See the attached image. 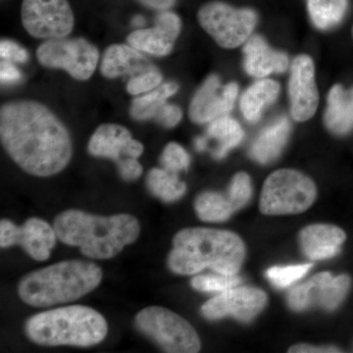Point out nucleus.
Wrapping results in <instances>:
<instances>
[{
    "label": "nucleus",
    "instance_id": "nucleus-11",
    "mask_svg": "<svg viewBox=\"0 0 353 353\" xmlns=\"http://www.w3.org/2000/svg\"><path fill=\"white\" fill-rule=\"evenodd\" d=\"M21 17L26 31L37 39H61L73 31L68 0H23Z\"/></svg>",
    "mask_w": 353,
    "mask_h": 353
},
{
    "label": "nucleus",
    "instance_id": "nucleus-28",
    "mask_svg": "<svg viewBox=\"0 0 353 353\" xmlns=\"http://www.w3.org/2000/svg\"><path fill=\"white\" fill-rule=\"evenodd\" d=\"M309 16L319 30H330L340 24L348 8V0H307Z\"/></svg>",
    "mask_w": 353,
    "mask_h": 353
},
{
    "label": "nucleus",
    "instance_id": "nucleus-10",
    "mask_svg": "<svg viewBox=\"0 0 353 353\" xmlns=\"http://www.w3.org/2000/svg\"><path fill=\"white\" fill-rule=\"evenodd\" d=\"M39 63L52 69H63L76 80L90 79L97 69L99 50L85 39H52L37 51Z\"/></svg>",
    "mask_w": 353,
    "mask_h": 353
},
{
    "label": "nucleus",
    "instance_id": "nucleus-31",
    "mask_svg": "<svg viewBox=\"0 0 353 353\" xmlns=\"http://www.w3.org/2000/svg\"><path fill=\"white\" fill-rule=\"evenodd\" d=\"M160 163L167 171L178 174L179 172L189 168L190 157L183 146L179 143H170L165 146L160 157Z\"/></svg>",
    "mask_w": 353,
    "mask_h": 353
},
{
    "label": "nucleus",
    "instance_id": "nucleus-3",
    "mask_svg": "<svg viewBox=\"0 0 353 353\" xmlns=\"http://www.w3.org/2000/svg\"><path fill=\"white\" fill-rule=\"evenodd\" d=\"M245 257V245L238 234L210 228H187L173 239L169 269L178 275H194L204 269L236 275Z\"/></svg>",
    "mask_w": 353,
    "mask_h": 353
},
{
    "label": "nucleus",
    "instance_id": "nucleus-29",
    "mask_svg": "<svg viewBox=\"0 0 353 353\" xmlns=\"http://www.w3.org/2000/svg\"><path fill=\"white\" fill-rule=\"evenodd\" d=\"M241 279L236 275H224L216 273L215 275L196 276L190 281L194 290L202 292H222L225 290L238 287Z\"/></svg>",
    "mask_w": 353,
    "mask_h": 353
},
{
    "label": "nucleus",
    "instance_id": "nucleus-39",
    "mask_svg": "<svg viewBox=\"0 0 353 353\" xmlns=\"http://www.w3.org/2000/svg\"><path fill=\"white\" fill-rule=\"evenodd\" d=\"M143 24H145V20H143V17H136L132 20V25L143 26Z\"/></svg>",
    "mask_w": 353,
    "mask_h": 353
},
{
    "label": "nucleus",
    "instance_id": "nucleus-4",
    "mask_svg": "<svg viewBox=\"0 0 353 353\" xmlns=\"http://www.w3.org/2000/svg\"><path fill=\"white\" fill-rule=\"evenodd\" d=\"M102 277L101 267L94 262L66 260L27 274L21 279L18 294L32 307H50L78 301L97 289Z\"/></svg>",
    "mask_w": 353,
    "mask_h": 353
},
{
    "label": "nucleus",
    "instance_id": "nucleus-15",
    "mask_svg": "<svg viewBox=\"0 0 353 353\" xmlns=\"http://www.w3.org/2000/svg\"><path fill=\"white\" fill-rule=\"evenodd\" d=\"M290 114L297 122L314 116L319 102L315 82V67L308 55H299L292 61L289 82Z\"/></svg>",
    "mask_w": 353,
    "mask_h": 353
},
{
    "label": "nucleus",
    "instance_id": "nucleus-18",
    "mask_svg": "<svg viewBox=\"0 0 353 353\" xmlns=\"http://www.w3.org/2000/svg\"><path fill=\"white\" fill-rule=\"evenodd\" d=\"M176 83H166L132 101L131 115L139 121L154 120L165 128H174L182 119V110L166 101L178 92Z\"/></svg>",
    "mask_w": 353,
    "mask_h": 353
},
{
    "label": "nucleus",
    "instance_id": "nucleus-35",
    "mask_svg": "<svg viewBox=\"0 0 353 353\" xmlns=\"http://www.w3.org/2000/svg\"><path fill=\"white\" fill-rule=\"evenodd\" d=\"M0 79L4 83L19 82L22 79V74L10 61L2 62Z\"/></svg>",
    "mask_w": 353,
    "mask_h": 353
},
{
    "label": "nucleus",
    "instance_id": "nucleus-20",
    "mask_svg": "<svg viewBox=\"0 0 353 353\" xmlns=\"http://www.w3.org/2000/svg\"><path fill=\"white\" fill-rule=\"evenodd\" d=\"M347 234L341 228L329 224H314L299 234L301 250L308 259L322 260L338 254Z\"/></svg>",
    "mask_w": 353,
    "mask_h": 353
},
{
    "label": "nucleus",
    "instance_id": "nucleus-1",
    "mask_svg": "<svg viewBox=\"0 0 353 353\" xmlns=\"http://www.w3.org/2000/svg\"><path fill=\"white\" fill-rule=\"evenodd\" d=\"M0 139L13 161L32 176L57 175L73 155L67 128L37 101H15L1 106Z\"/></svg>",
    "mask_w": 353,
    "mask_h": 353
},
{
    "label": "nucleus",
    "instance_id": "nucleus-40",
    "mask_svg": "<svg viewBox=\"0 0 353 353\" xmlns=\"http://www.w3.org/2000/svg\"><path fill=\"white\" fill-rule=\"evenodd\" d=\"M352 37H353V28H352Z\"/></svg>",
    "mask_w": 353,
    "mask_h": 353
},
{
    "label": "nucleus",
    "instance_id": "nucleus-2",
    "mask_svg": "<svg viewBox=\"0 0 353 353\" xmlns=\"http://www.w3.org/2000/svg\"><path fill=\"white\" fill-rule=\"evenodd\" d=\"M58 241L80 248L92 259H111L138 240L141 225L134 216H99L69 209L53 222Z\"/></svg>",
    "mask_w": 353,
    "mask_h": 353
},
{
    "label": "nucleus",
    "instance_id": "nucleus-24",
    "mask_svg": "<svg viewBox=\"0 0 353 353\" xmlns=\"http://www.w3.org/2000/svg\"><path fill=\"white\" fill-rule=\"evenodd\" d=\"M280 85L270 79L257 81L243 92L241 99V113L250 123L259 122L265 109L275 102Z\"/></svg>",
    "mask_w": 353,
    "mask_h": 353
},
{
    "label": "nucleus",
    "instance_id": "nucleus-36",
    "mask_svg": "<svg viewBox=\"0 0 353 353\" xmlns=\"http://www.w3.org/2000/svg\"><path fill=\"white\" fill-rule=\"evenodd\" d=\"M290 353H338L341 352L339 347H314V345L299 343L289 348Z\"/></svg>",
    "mask_w": 353,
    "mask_h": 353
},
{
    "label": "nucleus",
    "instance_id": "nucleus-13",
    "mask_svg": "<svg viewBox=\"0 0 353 353\" xmlns=\"http://www.w3.org/2000/svg\"><path fill=\"white\" fill-rule=\"evenodd\" d=\"M58 240L54 228L39 218H29L22 226L8 219L0 221V246L8 248L22 246L32 259L46 261Z\"/></svg>",
    "mask_w": 353,
    "mask_h": 353
},
{
    "label": "nucleus",
    "instance_id": "nucleus-7",
    "mask_svg": "<svg viewBox=\"0 0 353 353\" xmlns=\"http://www.w3.org/2000/svg\"><path fill=\"white\" fill-rule=\"evenodd\" d=\"M137 329L165 352L196 353L201 348L196 330L182 316L160 306H150L134 318Z\"/></svg>",
    "mask_w": 353,
    "mask_h": 353
},
{
    "label": "nucleus",
    "instance_id": "nucleus-14",
    "mask_svg": "<svg viewBox=\"0 0 353 353\" xmlns=\"http://www.w3.org/2000/svg\"><path fill=\"white\" fill-rule=\"evenodd\" d=\"M266 294L252 287H234L220 292L202 305L201 313L209 320L232 316L241 322L252 321L263 310Z\"/></svg>",
    "mask_w": 353,
    "mask_h": 353
},
{
    "label": "nucleus",
    "instance_id": "nucleus-9",
    "mask_svg": "<svg viewBox=\"0 0 353 353\" xmlns=\"http://www.w3.org/2000/svg\"><path fill=\"white\" fill-rule=\"evenodd\" d=\"M88 152L95 157H105L117 164L121 178L127 182L137 180L143 174L138 158L143 145L132 139L127 128L117 124H104L97 128L88 143Z\"/></svg>",
    "mask_w": 353,
    "mask_h": 353
},
{
    "label": "nucleus",
    "instance_id": "nucleus-26",
    "mask_svg": "<svg viewBox=\"0 0 353 353\" xmlns=\"http://www.w3.org/2000/svg\"><path fill=\"white\" fill-rule=\"evenodd\" d=\"M145 183L150 194L164 202L179 201L187 192V185L180 181L178 174L164 168L152 169L146 176Z\"/></svg>",
    "mask_w": 353,
    "mask_h": 353
},
{
    "label": "nucleus",
    "instance_id": "nucleus-16",
    "mask_svg": "<svg viewBox=\"0 0 353 353\" xmlns=\"http://www.w3.org/2000/svg\"><path fill=\"white\" fill-rule=\"evenodd\" d=\"M238 94L236 83L221 88L219 77L209 76L190 102V120L196 124H205L228 115L234 108Z\"/></svg>",
    "mask_w": 353,
    "mask_h": 353
},
{
    "label": "nucleus",
    "instance_id": "nucleus-25",
    "mask_svg": "<svg viewBox=\"0 0 353 353\" xmlns=\"http://www.w3.org/2000/svg\"><path fill=\"white\" fill-rule=\"evenodd\" d=\"M208 136V138L216 139L219 143L217 150L213 152V157L216 159H222L230 150L240 145L245 132L238 121L226 115L210 122Z\"/></svg>",
    "mask_w": 353,
    "mask_h": 353
},
{
    "label": "nucleus",
    "instance_id": "nucleus-6",
    "mask_svg": "<svg viewBox=\"0 0 353 353\" xmlns=\"http://www.w3.org/2000/svg\"><path fill=\"white\" fill-rule=\"evenodd\" d=\"M314 182L301 172L281 169L265 181L259 208L264 215L299 214L314 203Z\"/></svg>",
    "mask_w": 353,
    "mask_h": 353
},
{
    "label": "nucleus",
    "instance_id": "nucleus-12",
    "mask_svg": "<svg viewBox=\"0 0 353 353\" xmlns=\"http://www.w3.org/2000/svg\"><path fill=\"white\" fill-rule=\"evenodd\" d=\"M350 287V276L343 274L334 277L329 272H323L290 290L288 304L294 311L306 310L311 306L334 310L345 301Z\"/></svg>",
    "mask_w": 353,
    "mask_h": 353
},
{
    "label": "nucleus",
    "instance_id": "nucleus-8",
    "mask_svg": "<svg viewBox=\"0 0 353 353\" xmlns=\"http://www.w3.org/2000/svg\"><path fill=\"white\" fill-rule=\"evenodd\" d=\"M202 29L224 48H236L254 31L259 16L250 8H236L221 1L204 4L197 13Z\"/></svg>",
    "mask_w": 353,
    "mask_h": 353
},
{
    "label": "nucleus",
    "instance_id": "nucleus-33",
    "mask_svg": "<svg viewBox=\"0 0 353 353\" xmlns=\"http://www.w3.org/2000/svg\"><path fill=\"white\" fill-rule=\"evenodd\" d=\"M161 82V74L157 70H153V71L132 77L128 83L127 90L129 94L138 95L143 92H152L159 87Z\"/></svg>",
    "mask_w": 353,
    "mask_h": 353
},
{
    "label": "nucleus",
    "instance_id": "nucleus-21",
    "mask_svg": "<svg viewBox=\"0 0 353 353\" xmlns=\"http://www.w3.org/2000/svg\"><path fill=\"white\" fill-rule=\"evenodd\" d=\"M155 67L131 46L113 44L109 46L102 58L101 71L106 78L132 75L138 76L153 71Z\"/></svg>",
    "mask_w": 353,
    "mask_h": 353
},
{
    "label": "nucleus",
    "instance_id": "nucleus-19",
    "mask_svg": "<svg viewBox=\"0 0 353 353\" xmlns=\"http://www.w3.org/2000/svg\"><path fill=\"white\" fill-rule=\"evenodd\" d=\"M243 51L245 72L254 78H264L274 73H284L289 67L288 55L281 51L272 50L262 37H250Z\"/></svg>",
    "mask_w": 353,
    "mask_h": 353
},
{
    "label": "nucleus",
    "instance_id": "nucleus-32",
    "mask_svg": "<svg viewBox=\"0 0 353 353\" xmlns=\"http://www.w3.org/2000/svg\"><path fill=\"white\" fill-rule=\"evenodd\" d=\"M227 194L233 204L234 210H239L245 206L252 194L250 176L243 172L236 174L232 180Z\"/></svg>",
    "mask_w": 353,
    "mask_h": 353
},
{
    "label": "nucleus",
    "instance_id": "nucleus-22",
    "mask_svg": "<svg viewBox=\"0 0 353 353\" xmlns=\"http://www.w3.org/2000/svg\"><path fill=\"white\" fill-rule=\"evenodd\" d=\"M324 115L327 129L336 136H345L353 129V87L334 85L330 90Z\"/></svg>",
    "mask_w": 353,
    "mask_h": 353
},
{
    "label": "nucleus",
    "instance_id": "nucleus-17",
    "mask_svg": "<svg viewBox=\"0 0 353 353\" xmlns=\"http://www.w3.org/2000/svg\"><path fill=\"white\" fill-rule=\"evenodd\" d=\"M152 29L138 30L128 37V43L134 50L145 51L157 57H166L173 50L180 34L182 23L176 14L163 11L155 20Z\"/></svg>",
    "mask_w": 353,
    "mask_h": 353
},
{
    "label": "nucleus",
    "instance_id": "nucleus-38",
    "mask_svg": "<svg viewBox=\"0 0 353 353\" xmlns=\"http://www.w3.org/2000/svg\"><path fill=\"white\" fill-rule=\"evenodd\" d=\"M194 145L199 152H203L208 145V139L206 138H197L194 141Z\"/></svg>",
    "mask_w": 353,
    "mask_h": 353
},
{
    "label": "nucleus",
    "instance_id": "nucleus-27",
    "mask_svg": "<svg viewBox=\"0 0 353 353\" xmlns=\"http://www.w3.org/2000/svg\"><path fill=\"white\" fill-rule=\"evenodd\" d=\"M194 209L203 222H224L236 212L228 194L216 192H202L194 201Z\"/></svg>",
    "mask_w": 353,
    "mask_h": 353
},
{
    "label": "nucleus",
    "instance_id": "nucleus-37",
    "mask_svg": "<svg viewBox=\"0 0 353 353\" xmlns=\"http://www.w3.org/2000/svg\"><path fill=\"white\" fill-rule=\"evenodd\" d=\"M143 6L155 9V10L165 11L171 8L175 4L176 0H139Z\"/></svg>",
    "mask_w": 353,
    "mask_h": 353
},
{
    "label": "nucleus",
    "instance_id": "nucleus-34",
    "mask_svg": "<svg viewBox=\"0 0 353 353\" xmlns=\"http://www.w3.org/2000/svg\"><path fill=\"white\" fill-rule=\"evenodd\" d=\"M0 55L6 61L24 63L29 59V54L19 44L11 41H2L0 43Z\"/></svg>",
    "mask_w": 353,
    "mask_h": 353
},
{
    "label": "nucleus",
    "instance_id": "nucleus-5",
    "mask_svg": "<svg viewBox=\"0 0 353 353\" xmlns=\"http://www.w3.org/2000/svg\"><path fill=\"white\" fill-rule=\"evenodd\" d=\"M25 332L32 343L44 347H90L106 338L108 326L95 309L70 305L32 316L26 322Z\"/></svg>",
    "mask_w": 353,
    "mask_h": 353
},
{
    "label": "nucleus",
    "instance_id": "nucleus-30",
    "mask_svg": "<svg viewBox=\"0 0 353 353\" xmlns=\"http://www.w3.org/2000/svg\"><path fill=\"white\" fill-rule=\"evenodd\" d=\"M312 266L308 263L271 267L266 271V277L276 287L284 289L306 275Z\"/></svg>",
    "mask_w": 353,
    "mask_h": 353
},
{
    "label": "nucleus",
    "instance_id": "nucleus-23",
    "mask_svg": "<svg viewBox=\"0 0 353 353\" xmlns=\"http://www.w3.org/2000/svg\"><path fill=\"white\" fill-rule=\"evenodd\" d=\"M290 132V123L285 116L274 121L260 132L250 148V157L261 164L270 163L284 150Z\"/></svg>",
    "mask_w": 353,
    "mask_h": 353
}]
</instances>
